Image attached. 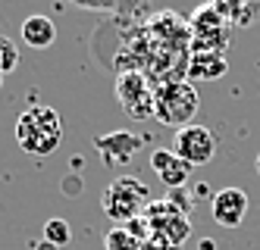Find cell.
Returning a JSON list of instances; mask_svg holds the SVG:
<instances>
[{
	"label": "cell",
	"mask_w": 260,
	"mask_h": 250,
	"mask_svg": "<svg viewBox=\"0 0 260 250\" xmlns=\"http://www.w3.org/2000/svg\"><path fill=\"white\" fill-rule=\"evenodd\" d=\"M16 141L31 157H50L63 141V122L60 113L44 103H31L16 119Z\"/></svg>",
	"instance_id": "obj_1"
},
{
	"label": "cell",
	"mask_w": 260,
	"mask_h": 250,
	"mask_svg": "<svg viewBox=\"0 0 260 250\" xmlns=\"http://www.w3.org/2000/svg\"><path fill=\"white\" fill-rule=\"evenodd\" d=\"M201 110V94L188 79H170L160 82L154 91V119L170 125V128H185L191 125Z\"/></svg>",
	"instance_id": "obj_2"
},
{
	"label": "cell",
	"mask_w": 260,
	"mask_h": 250,
	"mask_svg": "<svg viewBox=\"0 0 260 250\" xmlns=\"http://www.w3.org/2000/svg\"><path fill=\"white\" fill-rule=\"evenodd\" d=\"M151 206V197H147V185L135 175H116L104 188L101 194V209L107 213V219L113 222H128L144 216V209Z\"/></svg>",
	"instance_id": "obj_3"
},
{
	"label": "cell",
	"mask_w": 260,
	"mask_h": 250,
	"mask_svg": "<svg viewBox=\"0 0 260 250\" xmlns=\"http://www.w3.org/2000/svg\"><path fill=\"white\" fill-rule=\"evenodd\" d=\"M188 28H191V50H219L226 53L229 44V19L216 4H204L201 10L191 13L188 19Z\"/></svg>",
	"instance_id": "obj_4"
},
{
	"label": "cell",
	"mask_w": 260,
	"mask_h": 250,
	"mask_svg": "<svg viewBox=\"0 0 260 250\" xmlns=\"http://www.w3.org/2000/svg\"><path fill=\"white\" fill-rule=\"evenodd\" d=\"M154 85L141 69H119L116 75V100L132 119L154 116Z\"/></svg>",
	"instance_id": "obj_5"
},
{
	"label": "cell",
	"mask_w": 260,
	"mask_h": 250,
	"mask_svg": "<svg viewBox=\"0 0 260 250\" xmlns=\"http://www.w3.org/2000/svg\"><path fill=\"white\" fill-rule=\"evenodd\" d=\"M147 228H151V238H160L173 247H182L191 238V222L182 213L179 206H173L170 200H151V206L144 209Z\"/></svg>",
	"instance_id": "obj_6"
},
{
	"label": "cell",
	"mask_w": 260,
	"mask_h": 250,
	"mask_svg": "<svg viewBox=\"0 0 260 250\" xmlns=\"http://www.w3.org/2000/svg\"><path fill=\"white\" fill-rule=\"evenodd\" d=\"M176 157H182L188 166H204L216 157V138L207 125H185L176 131V141H173Z\"/></svg>",
	"instance_id": "obj_7"
},
{
	"label": "cell",
	"mask_w": 260,
	"mask_h": 250,
	"mask_svg": "<svg viewBox=\"0 0 260 250\" xmlns=\"http://www.w3.org/2000/svg\"><path fill=\"white\" fill-rule=\"evenodd\" d=\"M210 213H213L216 225L238 228L241 222H245V216H248V194L241 188H222L210 200Z\"/></svg>",
	"instance_id": "obj_8"
},
{
	"label": "cell",
	"mask_w": 260,
	"mask_h": 250,
	"mask_svg": "<svg viewBox=\"0 0 260 250\" xmlns=\"http://www.w3.org/2000/svg\"><path fill=\"white\" fill-rule=\"evenodd\" d=\"M94 147H98L101 160L107 166H122L144 147V138L141 134H132V131H113V134H101V138H94Z\"/></svg>",
	"instance_id": "obj_9"
},
{
	"label": "cell",
	"mask_w": 260,
	"mask_h": 250,
	"mask_svg": "<svg viewBox=\"0 0 260 250\" xmlns=\"http://www.w3.org/2000/svg\"><path fill=\"white\" fill-rule=\"evenodd\" d=\"M151 169L160 175V182H163L166 188L176 191V188H185V185H188V175H191L194 166H188L182 157H176L173 147H157V150H151Z\"/></svg>",
	"instance_id": "obj_10"
},
{
	"label": "cell",
	"mask_w": 260,
	"mask_h": 250,
	"mask_svg": "<svg viewBox=\"0 0 260 250\" xmlns=\"http://www.w3.org/2000/svg\"><path fill=\"white\" fill-rule=\"evenodd\" d=\"M226 69H229L226 53H219V50H191L185 75L201 79V82H216V79H222V75H226Z\"/></svg>",
	"instance_id": "obj_11"
},
{
	"label": "cell",
	"mask_w": 260,
	"mask_h": 250,
	"mask_svg": "<svg viewBox=\"0 0 260 250\" xmlns=\"http://www.w3.org/2000/svg\"><path fill=\"white\" fill-rule=\"evenodd\" d=\"M22 41L35 50H44L57 41V25L50 16H28L22 22Z\"/></svg>",
	"instance_id": "obj_12"
},
{
	"label": "cell",
	"mask_w": 260,
	"mask_h": 250,
	"mask_svg": "<svg viewBox=\"0 0 260 250\" xmlns=\"http://www.w3.org/2000/svg\"><path fill=\"white\" fill-rule=\"evenodd\" d=\"M104 247H107V250H141V241L132 238L122 225H113V228L107 232V238H104Z\"/></svg>",
	"instance_id": "obj_13"
},
{
	"label": "cell",
	"mask_w": 260,
	"mask_h": 250,
	"mask_svg": "<svg viewBox=\"0 0 260 250\" xmlns=\"http://www.w3.org/2000/svg\"><path fill=\"white\" fill-rule=\"evenodd\" d=\"M69 238H72V232H69L66 219H47V222H44V241L57 244V247H66Z\"/></svg>",
	"instance_id": "obj_14"
},
{
	"label": "cell",
	"mask_w": 260,
	"mask_h": 250,
	"mask_svg": "<svg viewBox=\"0 0 260 250\" xmlns=\"http://www.w3.org/2000/svg\"><path fill=\"white\" fill-rule=\"evenodd\" d=\"M16 66H19V47H16L10 38L0 34V72H13Z\"/></svg>",
	"instance_id": "obj_15"
},
{
	"label": "cell",
	"mask_w": 260,
	"mask_h": 250,
	"mask_svg": "<svg viewBox=\"0 0 260 250\" xmlns=\"http://www.w3.org/2000/svg\"><path fill=\"white\" fill-rule=\"evenodd\" d=\"M69 4H76L82 10H94V13H116L119 16V4L122 0H69Z\"/></svg>",
	"instance_id": "obj_16"
},
{
	"label": "cell",
	"mask_w": 260,
	"mask_h": 250,
	"mask_svg": "<svg viewBox=\"0 0 260 250\" xmlns=\"http://www.w3.org/2000/svg\"><path fill=\"white\" fill-rule=\"evenodd\" d=\"M122 228H125V232L132 235V238H138L141 244H144V241H151V228H147V219H144V216H138V219H128V222H122Z\"/></svg>",
	"instance_id": "obj_17"
},
{
	"label": "cell",
	"mask_w": 260,
	"mask_h": 250,
	"mask_svg": "<svg viewBox=\"0 0 260 250\" xmlns=\"http://www.w3.org/2000/svg\"><path fill=\"white\" fill-rule=\"evenodd\" d=\"M144 4H147V0H122V4H119V16H135V13L144 10Z\"/></svg>",
	"instance_id": "obj_18"
},
{
	"label": "cell",
	"mask_w": 260,
	"mask_h": 250,
	"mask_svg": "<svg viewBox=\"0 0 260 250\" xmlns=\"http://www.w3.org/2000/svg\"><path fill=\"white\" fill-rule=\"evenodd\" d=\"M141 250H182V247H173V244H166V241H160V238H151V241L141 244Z\"/></svg>",
	"instance_id": "obj_19"
},
{
	"label": "cell",
	"mask_w": 260,
	"mask_h": 250,
	"mask_svg": "<svg viewBox=\"0 0 260 250\" xmlns=\"http://www.w3.org/2000/svg\"><path fill=\"white\" fill-rule=\"evenodd\" d=\"M201 250H216V241H213V238H204V241H201Z\"/></svg>",
	"instance_id": "obj_20"
},
{
	"label": "cell",
	"mask_w": 260,
	"mask_h": 250,
	"mask_svg": "<svg viewBox=\"0 0 260 250\" xmlns=\"http://www.w3.org/2000/svg\"><path fill=\"white\" fill-rule=\"evenodd\" d=\"M35 250H60V247L50 244V241H41V244H35Z\"/></svg>",
	"instance_id": "obj_21"
},
{
	"label": "cell",
	"mask_w": 260,
	"mask_h": 250,
	"mask_svg": "<svg viewBox=\"0 0 260 250\" xmlns=\"http://www.w3.org/2000/svg\"><path fill=\"white\" fill-rule=\"evenodd\" d=\"M0 88H4V72H0Z\"/></svg>",
	"instance_id": "obj_22"
},
{
	"label": "cell",
	"mask_w": 260,
	"mask_h": 250,
	"mask_svg": "<svg viewBox=\"0 0 260 250\" xmlns=\"http://www.w3.org/2000/svg\"><path fill=\"white\" fill-rule=\"evenodd\" d=\"M257 169H260V157H257Z\"/></svg>",
	"instance_id": "obj_23"
}]
</instances>
